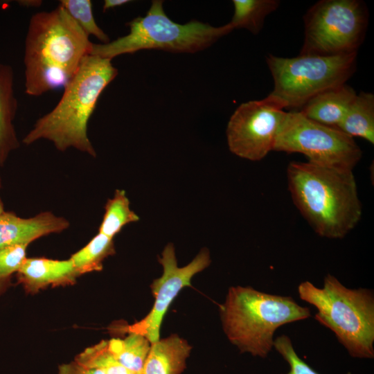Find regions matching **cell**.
I'll list each match as a JSON object with an SVG mask.
<instances>
[{"label":"cell","mask_w":374,"mask_h":374,"mask_svg":"<svg viewBox=\"0 0 374 374\" xmlns=\"http://www.w3.org/2000/svg\"><path fill=\"white\" fill-rule=\"evenodd\" d=\"M210 253L203 248L187 265L179 267L172 243H168L162 251L159 262L163 266L162 276L151 285L154 297L153 307L142 320L127 326L129 333H137L145 337L151 344L158 341L163 317L172 301L185 287L191 286V278L211 264Z\"/></svg>","instance_id":"obj_11"},{"label":"cell","mask_w":374,"mask_h":374,"mask_svg":"<svg viewBox=\"0 0 374 374\" xmlns=\"http://www.w3.org/2000/svg\"><path fill=\"white\" fill-rule=\"evenodd\" d=\"M151 346L144 336L131 332L125 339L113 338L107 347L114 357L130 371L143 374L144 364Z\"/></svg>","instance_id":"obj_18"},{"label":"cell","mask_w":374,"mask_h":374,"mask_svg":"<svg viewBox=\"0 0 374 374\" xmlns=\"http://www.w3.org/2000/svg\"><path fill=\"white\" fill-rule=\"evenodd\" d=\"M273 150L301 153L309 162L352 170L362 156L353 137L336 127L313 121L297 111L287 112Z\"/></svg>","instance_id":"obj_9"},{"label":"cell","mask_w":374,"mask_h":374,"mask_svg":"<svg viewBox=\"0 0 374 374\" xmlns=\"http://www.w3.org/2000/svg\"><path fill=\"white\" fill-rule=\"evenodd\" d=\"M115 252L113 239L98 232L69 259L80 276L92 271H101L104 260L114 255Z\"/></svg>","instance_id":"obj_20"},{"label":"cell","mask_w":374,"mask_h":374,"mask_svg":"<svg viewBox=\"0 0 374 374\" xmlns=\"http://www.w3.org/2000/svg\"><path fill=\"white\" fill-rule=\"evenodd\" d=\"M356 95L354 89L345 83L316 94L297 112L313 121L337 128Z\"/></svg>","instance_id":"obj_14"},{"label":"cell","mask_w":374,"mask_h":374,"mask_svg":"<svg viewBox=\"0 0 374 374\" xmlns=\"http://www.w3.org/2000/svg\"><path fill=\"white\" fill-rule=\"evenodd\" d=\"M28 245L18 244L0 248V294L5 292L14 274L26 258Z\"/></svg>","instance_id":"obj_24"},{"label":"cell","mask_w":374,"mask_h":374,"mask_svg":"<svg viewBox=\"0 0 374 374\" xmlns=\"http://www.w3.org/2000/svg\"><path fill=\"white\" fill-rule=\"evenodd\" d=\"M192 347L177 335L151 344L143 374H181Z\"/></svg>","instance_id":"obj_16"},{"label":"cell","mask_w":374,"mask_h":374,"mask_svg":"<svg viewBox=\"0 0 374 374\" xmlns=\"http://www.w3.org/2000/svg\"><path fill=\"white\" fill-rule=\"evenodd\" d=\"M117 74L111 60L87 55L57 105L35 122L22 142L30 145L46 139L60 151L73 148L96 157L87 134L88 122L100 95Z\"/></svg>","instance_id":"obj_3"},{"label":"cell","mask_w":374,"mask_h":374,"mask_svg":"<svg viewBox=\"0 0 374 374\" xmlns=\"http://www.w3.org/2000/svg\"><path fill=\"white\" fill-rule=\"evenodd\" d=\"M64 217L50 211L24 218L5 211L0 215V248L27 244L51 233H60L69 226Z\"/></svg>","instance_id":"obj_12"},{"label":"cell","mask_w":374,"mask_h":374,"mask_svg":"<svg viewBox=\"0 0 374 374\" xmlns=\"http://www.w3.org/2000/svg\"><path fill=\"white\" fill-rule=\"evenodd\" d=\"M92 44L60 5L33 14L24 43L25 93L39 96L64 87L90 54Z\"/></svg>","instance_id":"obj_1"},{"label":"cell","mask_w":374,"mask_h":374,"mask_svg":"<svg viewBox=\"0 0 374 374\" xmlns=\"http://www.w3.org/2000/svg\"><path fill=\"white\" fill-rule=\"evenodd\" d=\"M74 361L104 374H137L126 368L114 357L108 349L107 341L105 340L86 348L75 356Z\"/></svg>","instance_id":"obj_22"},{"label":"cell","mask_w":374,"mask_h":374,"mask_svg":"<svg viewBox=\"0 0 374 374\" xmlns=\"http://www.w3.org/2000/svg\"><path fill=\"white\" fill-rule=\"evenodd\" d=\"M222 328L240 353L265 358L280 326L305 319L310 309L292 297L267 294L251 287H231L220 307Z\"/></svg>","instance_id":"obj_4"},{"label":"cell","mask_w":374,"mask_h":374,"mask_svg":"<svg viewBox=\"0 0 374 374\" xmlns=\"http://www.w3.org/2000/svg\"><path fill=\"white\" fill-rule=\"evenodd\" d=\"M130 202L124 190L116 189L112 198L105 206V213L99 226V233L114 239L129 223L139 220V217L130 208Z\"/></svg>","instance_id":"obj_21"},{"label":"cell","mask_w":374,"mask_h":374,"mask_svg":"<svg viewBox=\"0 0 374 374\" xmlns=\"http://www.w3.org/2000/svg\"><path fill=\"white\" fill-rule=\"evenodd\" d=\"M59 5L89 37L94 36L102 42L101 44L110 42L108 35L95 21L92 3L90 0H60Z\"/></svg>","instance_id":"obj_23"},{"label":"cell","mask_w":374,"mask_h":374,"mask_svg":"<svg viewBox=\"0 0 374 374\" xmlns=\"http://www.w3.org/2000/svg\"><path fill=\"white\" fill-rule=\"evenodd\" d=\"M1 177H0V188L1 187ZM6 211L4 210V206H3V202L1 199V197H0V215Z\"/></svg>","instance_id":"obj_29"},{"label":"cell","mask_w":374,"mask_h":374,"mask_svg":"<svg viewBox=\"0 0 374 374\" xmlns=\"http://www.w3.org/2000/svg\"><path fill=\"white\" fill-rule=\"evenodd\" d=\"M274 347L290 364L287 374H319L297 355L289 337L283 335L276 338Z\"/></svg>","instance_id":"obj_25"},{"label":"cell","mask_w":374,"mask_h":374,"mask_svg":"<svg viewBox=\"0 0 374 374\" xmlns=\"http://www.w3.org/2000/svg\"><path fill=\"white\" fill-rule=\"evenodd\" d=\"M57 374H104L102 371L81 365L73 361L58 367Z\"/></svg>","instance_id":"obj_26"},{"label":"cell","mask_w":374,"mask_h":374,"mask_svg":"<svg viewBox=\"0 0 374 374\" xmlns=\"http://www.w3.org/2000/svg\"><path fill=\"white\" fill-rule=\"evenodd\" d=\"M129 2H130L129 0H105L103 10L106 12L107 10L121 6Z\"/></svg>","instance_id":"obj_27"},{"label":"cell","mask_w":374,"mask_h":374,"mask_svg":"<svg viewBox=\"0 0 374 374\" xmlns=\"http://www.w3.org/2000/svg\"><path fill=\"white\" fill-rule=\"evenodd\" d=\"M301 55L334 56L357 52L368 21L366 3L360 0H321L304 15Z\"/></svg>","instance_id":"obj_8"},{"label":"cell","mask_w":374,"mask_h":374,"mask_svg":"<svg viewBox=\"0 0 374 374\" xmlns=\"http://www.w3.org/2000/svg\"><path fill=\"white\" fill-rule=\"evenodd\" d=\"M348 136L374 143V96L361 91L357 94L337 127Z\"/></svg>","instance_id":"obj_17"},{"label":"cell","mask_w":374,"mask_h":374,"mask_svg":"<svg viewBox=\"0 0 374 374\" xmlns=\"http://www.w3.org/2000/svg\"><path fill=\"white\" fill-rule=\"evenodd\" d=\"M357 53L334 55L280 57L269 55L266 62L274 87L269 93L286 109L299 111L316 94L345 84L356 69Z\"/></svg>","instance_id":"obj_7"},{"label":"cell","mask_w":374,"mask_h":374,"mask_svg":"<svg viewBox=\"0 0 374 374\" xmlns=\"http://www.w3.org/2000/svg\"><path fill=\"white\" fill-rule=\"evenodd\" d=\"M284 103L269 94L259 100L242 103L226 127L227 144L236 156L260 161L273 150L279 127L287 112Z\"/></svg>","instance_id":"obj_10"},{"label":"cell","mask_w":374,"mask_h":374,"mask_svg":"<svg viewBox=\"0 0 374 374\" xmlns=\"http://www.w3.org/2000/svg\"><path fill=\"white\" fill-rule=\"evenodd\" d=\"M16 275L17 282L30 294L48 286L73 284L80 276L70 259L45 258H26Z\"/></svg>","instance_id":"obj_13"},{"label":"cell","mask_w":374,"mask_h":374,"mask_svg":"<svg viewBox=\"0 0 374 374\" xmlns=\"http://www.w3.org/2000/svg\"><path fill=\"white\" fill-rule=\"evenodd\" d=\"M287 180L294 205L319 236L343 238L360 221L362 206L352 170L291 161Z\"/></svg>","instance_id":"obj_2"},{"label":"cell","mask_w":374,"mask_h":374,"mask_svg":"<svg viewBox=\"0 0 374 374\" xmlns=\"http://www.w3.org/2000/svg\"><path fill=\"white\" fill-rule=\"evenodd\" d=\"M42 1H37V0H28V1H18V3L26 7H37L39 6L42 4Z\"/></svg>","instance_id":"obj_28"},{"label":"cell","mask_w":374,"mask_h":374,"mask_svg":"<svg viewBox=\"0 0 374 374\" xmlns=\"http://www.w3.org/2000/svg\"><path fill=\"white\" fill-rule=\"evenodd\" d=\"M234 13L229 24L235 28H245L256 35L262 29L266 17L275 11L278 0H233Z\"/></svg>","instance_id":"obj_19"},{"label":"cell","mask_w":374,"mask_h":374,"mask_svg":"<svg viewBox=\"0 0 374 374\" xmlns=\"http://www.w3.org/2000/svg\"><path fill=\"white\" fill-rule=\"evenodd\" d=\"M298 292L317 309L316 320L335 334L351 356L373 358L374 298L370 290L348 289L328 274L323 288L304 281Z\"/></svg>","instance_id":"obj_5"},{"label":"cell","mask_w":374,"mask_h":374,"mask_svg":"<svg viewBox=\"0 0 374 374\" xmlns=\"http://www.w3.org/2000/svg\"><path fill=\"white\" fill-rule=\"evenodd\" d=\"M130 32L106 44H92L89 55L111 60L145 49L176 53H194L211 46L234 28L229 23L215 27L197 20L181 24L170 19L163 1L154 0L145 16L127 24Z\"/></svg>","instance_id":"obj_6"},{"label":"cell","mask_w":374,"mask_h":374,"mask_svg":"<svg viewBox=\"0 0 374 374\" xmlns=\"http://www.w3.org/2000/svg\"><path fill=\"white\" fill-rule=\"evenodd\" d=\"M14 76L11 66L0 63V166L20 145L14 125L18 107Z\"/></svg>","instance_id":"obj_15"}]
</instances>
